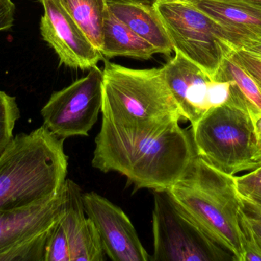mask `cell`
Segmentation results:
<instances>
[{"label": "cell", "instance_id": "484cf974", "mask_svg": "<svg viewBox=\"0 0 261 261\" xmlns=\"http://www.w3.org/2000/svg\"><path fill=\"white\" fill-rule=\"evenodd\" d=\"M15 6L12 0H0V32L13 26Z\"/></svg>", "mask_w": 261, "mask_h": 261}, {"label": "cell", "instance_id": "d4e9b609", "mask_svg": "<svg viewBox=\"0 0 261 261\" xmlns=\"http://www.w3.org/2000/svg\"><path fill=\"white\" fill-rule=\"evenodd\" d=\"M241 199L242 201V208L248 216V220L257 239V244L261 250V208L249 201L245 200L242 198Z\"/></svg>", "mask_w": 261, "mask_h": 261}, {"label": "cell", "instance_id": "9a60e30c", "mask_svg": "<svg viewBox=\"0 0 261 261\" xmlns=\"http://www.w3.org/2000/svg\"><path fill=\"white\" fill-rule=\"evenodd\" d=\"M225 27L261 38V3L253 0H186Z\"/></svg>", "mask_w": 261, "mask_h": 261}, {"label": "cell", "instance_id": "8fae6325", "mask_svg": "<svg viewBox=\"0 0 261 261\" xmlns=\"http://www.w3.org/2000/svg\"><path fill=\"white\" fill-rule=\"evenodd\" d=\"M173 52L174 56L163 66V72L182 119L192 125L213 109L211 90L214 80L179 51Z\"/></svg>", "mask_w": 261, "mask_h": 261}, {"label": "cell", "instance_id": "e0dca14e", "mask_svg": "<svg viewBox=\"0 0 261 261\" xmlns=\"http://www.w3.org/2000/svg\"><path fill=\"white\" fill-rule=\"evenodd\" d=\"M80 29L101 52L104 25L108 12L107 0H61Z\"/></svg>", "mask_w": 261, "mask_h": 261}, {"label": "cell", "instance_id": "2e32d148", "mask_svg": "<svg viewBox=\"0 0 261 261\" xmlns=\"http://www.w3.org/2000/svg\"><path fill=\"white\" fill-rule=\"evenodd\" d=\"M101 53L108 58L128 57L148 60L158 52L152 44L137 35L108 8Z\"/></svg>", "mask_w": 261, "mask_h": 261}, {"label": "cell", "instance_id": "4fadbf2b", "mask_svg": "<svg viewBox=\"0 0 261 261\" xmlns=\"http://www.w3.org/2000/svg\"><path fill=\"white\" fill-rule=\"evenodd\" d=\"M64 188V214L60 222L68 241L70 261L103 260L102 242L93 221L86 216L81 187L67 179Z\"/></svg>", "mask_w": 261, "mask_h": 261}, {"label": "cell", "instance_id": "3957f363", "mask_svg": "<svg viewBox=\"0 0 261 261\" xmlns=\"http://www.w3.org/2000/svg\"><path fill=\"white\" fill-rule=\"evenodd\" d=\"M233 176L196 156L184 177L167 192L231 260L244 261L239 226L242 201Z\"/></svg>", "mask_w": 261, "mask_h": 261}, {"label": "cell", "instance_id": "5bb4252c", "mask_svg": "<svg viewBox=\"0 0 261 261\" xmlns=\"http://www.w3.org/2000/svg\"><path fill=\"white\" fill-rule=\"evenodd\" d=\"M107 3L109 9L118 18L152 44L158 53L171 55V41L153 5L135 0H107Z\"/></svg>", "mask_w": 261, "mask_h": 261}, {"label": "cell", "instance_id": "7c38bea8", "mask_svg": "<svg viewBox=\"0 0 261 261\" xmlns=\"http://www.w3.org/2000/svg\"><path fill=\"white\" fill-rule=\"evenodd\" d=\"M64 209L63 187L56 196L42 202L0 211V254L48 231L61 219Z\"/></svg>", "mask_w": 261, "mask_h": 261}, {"label": "cell", "instance_id": "cb8c5ba5", "mask_svg": "<svg viewBox=\"0 0 261 261\" xmlns=\"http://www.w3.org/2000/svg\"><path fill=\"white\" fill-rule=\"evenodd\" d=\"M229 55L236 63L248 72L261 88V58L242 49H234Z\"/></svg>", "mask_w": 261, "mask_h": 261}, {"label": "cell", "instance_id": "277c9868", "mask_svg": "<svg viewBox=\"0 0 261 261\" xmlns=\"http://www.w3.org/2000/svg\"><path fill=\"white\" fill-rule=\"evenodd\" d=\"M102 72V119L122 127L182 119L162 67L134 69L106 61Z\"/></svg>", "mask_w": 261, "mask_h": 261}, {"label": "cell", "instance_id": "1f68e13d", "mask_svg": "<svg viewBox=\"0 0 261 261\" xmlns=\"http://www.w3.org/2000/svg\"><path fill=\"white\" fill-rule=\"evenodd\" d=\"M257 206H258V205H257ZM259 207H260V206H259ZM260 208H261V207H260Z\"/></svg>", "mask_w": 261, "mask_h": 261}, {"label": "cell", "instance_id": "603a6c76", "mask_svg": "<svg viewBox=\"0 0 261 261\" xmlns=\"http://www.w3.org/2000/svg\"><path fill=\"white\" fill-rule=\"evenodd\" d=\"M233 179L241 198L261 207V175L251 171Z\"/></svg>", "mask_w": 261, "mask_h": 261}, {"label": "cell", "instance_id": "ac0fdd59", "mask_svg": "<svg viewBox=\"0 0 261 261\" xmlns=\"http://www.w3.org/2000/svg\"><path fill=\"white\" fill-rule=\"evenodd\" d=\"M214 80L232 81L250 104L261 111V88L257 81L230 55L224 58Z\"/></svg>", "mask_w": 261, "mask_h": 261}, {"label": "cell", "instance_id": "8992f818", "mask_svg": "<svg viewBox=\"0 0 261 261\" xmlns=\"http://www.w3.org/2000/svg\"><path fill=\"white\" fill-rule=\"evenodd\" d=\"M153 6L173 50L199 66L213 80L224 58L254 38L225 27L187 1L156 2Z\"/></svg>", "mask_w": 261, "mask_h": 261}, {"label": "cell", "instance_id": "83f0119b", "mask_svg": "<svg viewBox=\"0 0 261 261\" xmlns=\"http://www.w3.org/2000/svg\"><path fill=\"white\" fill-rule=\"evenodd\" d=\"M242 49L261 58V38H249Z\"/></svg>", "mask_w": 261, "mask_h": 261}, {"label": "cell", "instance_id": "9c48e42d", "mask_svg": "<svg viewBox=\"0 0 261 261\" xmlns=\"http://www.w3.org/2000/svg\"><path fill=\"white\" fill-rule=\"evenodd\" d=\"M86 214L93 221L104 252L113 261H149L129 218L122 208L94 192L83 195Z\"/></svg>", "mask_w": 261, "mask_h": 261}, {"label": "cell", "instance_id": "52a82bcc", "mask_svg": "<svg viewBox=\"0 0 261 261\" xmlns=\"http://www.w3.org/2000/svg\"><path fill=\"white\" fill-rule=\"evenodd\" d=\"M153 196V251L150 260H231L178 206L167 191L154 192Z\"/></svg>", "mask_w": 261, "mask_h": 261}, {"label": "cell", "instance_id": "4316f807", "mask_svg": "<svg viewBox=\"0 0 261 261\" xmlns=\"http://www.w3.org/2000/svg\"><path fill=\"white\" fill-rule=\"evenodd\" d=\"M249 111L254 122L257 139V150L254 170H255L261 167V111L252 104L249 106Z\"/></svg>", "mask_w": 261, "mask_h": 261}, {"label": "cell", "instance_id": "5b68a950", "mask_svg": "<svg viewBox=\"0 0 261 261\" xmlns=\"http://www.w3.org/2000/svg\"><path fill=\"white\" fill-rule=\"evenodd\" d=\"M228 103L208 110L192 124L196 154L225 174L253 171L257 139L249 111L251 104L232 81Z\"/></svg>", "mask_w": 261, "mask_h": 261}, {"label": "cell", "instance_id": "30bf717a", "mask_svg": "<svg viewBox=\"0 0 261 261\" xmlns=\"http://www.w3.org/2000/svg\"><path fill=\"white\" fill-rule=\"evenodd\" d=\"M40 1L44 8L41 34L56 52L61 64L81 70H90L97 65L103 55L80 29L61 0Z\"/></svg>", "mask_w": 261, "mask_h": 261}, {"label": "cell", "instance_id": "f1b7e54d", "mask_svg": "<svg viewBox=\"0 0 261 261\" xmlns=\"http://www.w3.org/2000/svg\"><path fill=\"white\" fill-rule=\"evenodd\" d=\"M135 1L141 2V3H147V4L153 5L156 2L164 1H186V0H135Z\"/></svg>", "mask_w": 261, "mask_h": 261}, {"label": "cell", "instance_id": "ba28073f", "mask_svg": "<svg viewBox=\"0 0 261 261\" xmlns=\"http://www.w3.org/2000/svg\"><path fill=\"white\" fill-rule=\"evenodd\" d=\"M103 72L97 65L88 75L55 92L41 109L44 127L59 137L88 136L102 111Z\"/></svg>", "mask_w": 261, "mask_h": 261}, {"label": "cell", "instance_id": "ffe728a7", "mask_svg": "<svg viewBox=\"0 0 261 261\" xmlns=\"http://www.w3.org/2000/svg\"><path fill=\"white\" fill-rule=\"evenodd\" d=\"M19 118L15 98L0 90V155L13 138L14 128Z\"/></svg>", "mask_w": 261, "mask_h": 261}, {"label": "cell", "instance_id": "7a4b0ae2", "mask_svg": "<svg viewBox=\"0 0 261 261\" xmlns=\"http://www.w3.org/2000/svg\"><path fill=\"white\" fill-rule=\"evenodd\" d=\"M64 140L44 125L13 136L0 155V211L29 206L62 189L68 167Z\"/></svg>", "mask_w": 261, "mask_h": 261}, {"label": "cell", "instance_id": "6da1fadb", "mask_svg": "<svg viewBox=\"0 0 261 261\" xmlns=\"http://www.w3.org/2000/svg\"><path fill=\"white\" fill-rule=\"evenodd\" d=\"M179 122L122 127L102 119L92 165L121 173L137 189L167 191L197 156L191 133Z\"/></svg>", "mask_w": 261, "mask_h": 261}, {"label": "cell", "instance_id": "44dd1931", "mask_svg": "<svg viewBox=\"0 0 261 261\" xmlns=\"http://www.w3.org/2000/svg\"><path fill=\"white\" fill-rule=\"evenodd\" d=\"M60 219L50 229L46 246L45 261H70L68 241Z\"/></svg>", "mask_w": 261, "mask_h": 261}, {"label": "cell", "instance_id": "4dcf8cb0", "mask_svg": "<svg viewBox=\"0 0 261 261\" xmlns=\"http://www.w3.org/2000/svg\"><path fill=\"white\" fill-rule=\"evenodd\" d=\"M253 1L258 2V3H261V0H253Z\"/></svg>", "mask_w": 261, "mask_h": 261}, {"label": "cell", "instance_id": "7402d4cb", "mask_svg": "<svg viewBox=\"0 0 261 261\" xmlns=\"http://www.w3.org/2000/svg\"><path fill=\"white\" fill-rule=\"evenodd\" d=\"M239 226L244 252V261H261V250L252 227L243 208L239 211Z\"/></svg>", "mask_w": 261, "mask_h": 261}, {"label": "cell", "instance_id": "f546056e", "mask_svg": "<svg viewBox=\"0 0 261 261\" xmlns=\"http://www.w3.org/2000/svg\"><path fill=\"white\" fill-rule=\"evenodd\" d=\"M253 171L255 172L257 174L261 175V167L260 168L257 169V170H253Z\"/></svg>", "mask_w": 261, "mask_h": 261}, {"label": "cell", "instance_id": "d6986e66", "mask_svg": "<svg viewBox=\"0 0 261 261\" xmlns=\"http://www.w3.org/2000/svg\"><path fill=\"white\" fill-rule=\"evenodd\" d=\"M50 229L5 251L0 254V261H45L46 246Z\"/></svg>", "mask_w": 261, "mask_h": 261}]
</instances>
